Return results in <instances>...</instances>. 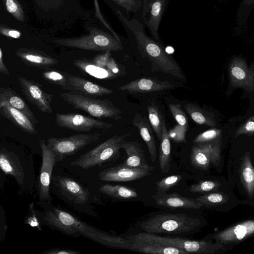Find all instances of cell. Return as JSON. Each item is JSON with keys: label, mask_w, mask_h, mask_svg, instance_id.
Returning a JSON list of instances; mask_svg holds the SVG:
<instances>
[{"label": "cell", "mask_w": 254, "mask_h": 254, "mask_svg": "<svg viewBox=\"0 0 254 254\" xmlns=\"http://www.w3.org/2000/svg\"><path fill=\"white\" fill-rule=\"evenodd\" d=\"M37 203L42 209L36 210L41 224L51 229L75 238L82 236L109 248L131 250V241L127 237L98 229L51 202L39 200Z\"/></svg>", "instance_id": "1"}, {"label": "cell", "mask_w": 254, "mask_h": 254, "mask_svg": "<svg viewBox=\"0 0 254 254\" xmlns=\"http://www.w3.org/2000/svg\"><path fill=\"white\" fill-rule=\"evenodd\" d=\"M105 1L122 25L131 45L142 58L150 62L152 70L186 80V76L178 64L166 53L162 43L147 34L144 26L135 14L130 18L124 9L109 0Z\"/></svg>", "instance_id": "2"}, {"label": "cell", "mask_w": 254, "mask_h": 254, "mask_svg": "<svg viewBox=\"0 0 254 254\" xmlns=\"http://www.w3.org/2000/svg\"><path fill=\"white\" fill-rule=\"evenodd\" d=\"M51 184L55 193L73 209L92 217H97L93 204L105 205L96 195L76 179L53 176Z\"/></svg>", "instance_id": "3"}, {"label": "cell", "mask_w": 254, "mask_h": 254, "mask_svg": "<svg viewBox=\"0 0 254 254\" xmlns=\"http://www.w3.org/2000/svg\"><path fill=\"white\" fill-rule=\"evenodd\" d=\"M201 224L197 218L182 214L160 213L154 215L140 224L145 232L157 234H190Z\"/></svg>", "instance_id": "4"}, {"label": "cell", "mask_w": 254, "mask_h": 254, "mask_svg": "<svg viewBox=\"0 0 254 254\" xmlns=\"http://www.w3.org/2000/svg\"><path fill=\"white\" fill-rule=\"evenodd\" d=\"M87 35L68 38H58L53 40L54 43L68 48L91 51L119 52L124 47L121 40L113 34L94 27L87 28Z\"/></svg>", "instance_id": "5"}, {"label": "cell", "mask_w": 254, "mask_h": 254, "mask_svg": "<svg viewBox=\"0 0 254 254\" xmlns=\"http://www.w3.org/2000/svg\"><path fill=\"white\" fill-rule=\"evenodd\" d=\"M131 133L115 135L72 161V166L83 169L100 167L114 159L122 149V145Z\"/></svg>", "instance_id": "6"}, {"label": "cell", "mask_w": 254, "mask_h": 254, "mask_svg": "<svg viewBox=\"0 0 254 254\" xmlns=\"http://www.w3.org/2000/svg\"><path fill=\"white\" fill-rule=\"evenodd\" d=\"M61 98L75 109L84 111L98 118L122 119L121 110L112 102L107 99H98L73 92H64Z\"/></svg>", "instance_id": "7"}, {"label": "cell", "mask_w": 254, "mask_h": 254, "mask_svg": "<svg viewBox=\"0 0 254 254\" xmlns=\"http://www.w3.org/2000/svg\"><path fill=\"white\" fill-rule=\"evenodd\" d=\"M127 238L134 242H153L175 247L188 253L211 254L222 247L220 243L212 244L204 241L190 240L180 237H163L145 232Z\"/></svg>", "instance_id": "8"}, {"label": "cell", "mask_w": 254, "mask_h": 254, "mask_svg": "<svg viewBox=\"0 0 254 254\" xmlns=\"http://www.w3.org/2000/svg\"><path fill=\"white\" fill-rule=\"evenodd\" d=\"M101 134L98 133H79L63 137H52L46 143L55 153L58 162L73 155L85 146L98 141Z\"/></svg>", "instance_id": "9"}, {"label": "cell", "mask_w": 254, "mask_h": 254, "mask_svg": "<svg viewBox=\"0 0 254 254\" xmlns=\"http://www.w3.org/2000/svg\"><path fill=\"white\" fill-rule=\"evenodd\" d=\"M170 0H141V5L135 13L147 28L154 40L162 43L159 28Z\"/></svg>", "instance_id": "10"}, {"label": "cell", "mask_w": 254, "mask_h": 254, "mask_svg": "<svg viewBox=\"0 0 254 254\" xmlns=\"http://www.w3.org/2000/svg\"><path fill=\"white\" fill-rule=\"evenodd\" d=\"M42 151V159L38 178L37 190L39 200L51 202L52 197L50 194L53 168L58 162L56 154L48 146L44 140H39Z\"/></svg>", "instance_id": "11"}, {"label": "cell", "mask_w": 254, "mask_h": 254, "mask_svg": "<svg viewBox=\"0 0 254 254\" xmlns=\"http://www.w3.org/2000/svg\"><path fill=\"white\" fill-rule=\"evenodd\" d=\"M55 122L59 127L81 132L107 129L114 126L112 124L75 113H57Z\"/></svg>", "instance_id": "12"}, {"label": "cell", "mask_w": 254, "mask_h": 254, "mask_svg": "<svg viewBox=\"0 0 254 254\" xmlns=\"http://www.w3.org/2000/svg\"><path fill=\"white\" fill-rule=\"evenodd\" d=\"M23 94L30 102L43 113H53V95L45 91L39 83L24 77H17Z\"/></svg>", "instance_id": "13"}, {"label": "cell", "mask_w": 254, "mask_h": 254, "mask_svg": "<svg viewBox=\"0 0 254 254\" xmlns=\"http://www.w3.org/2000/svg\"><path fill=\"white\" fill-rule=\"evenodd\" d=\"M220 160L219 140L195 144L192 146L190 154L191 164L195 168L206 169L210 163L217 166Z\"/></svg>", "instance_id": "14"}, {"label": "cell", "mask_w": 254, "mask_h": 254, "mask_svg": "<svg viewBox=\"0 0 254 254\" xmlns=\"http://www.w3.org/2000/svg\"><path fill=\"white\" fill-rule=\"evenodd\" d=\"M228 72L232 86L248 91L254 90V71L248 68L245 60L233 58L229 64Z\"/></svg>", "instance_id": "15"}, {"label": "cell", "mask_w": 254, "mask_h": 254, "mask_svg": "<svg viewBox=\"0 0 254 254\" xmlns=\"http://www.w3.org/2000/svg\"><path fill=\"white\" fill-rule=\"evenodd\" d=\"M152 169L133 168L119 165L103 170L99 173L101 181L104 182H128L138 180L151 174Z\"/></svg>", "instance_id": "16"}, {"label": "cell", "mask_w": 254, "mask_h": 254, "mask_svg": "<svg viewBox=\"0 0 254 254\" xmlns=\"http://www.w3.org/2000/svg\"><path fill=\"white\" fill-rule=\"evenodd\" d=\"M176 86L168 80H160L151 78H139L123 85L119 90L131 93H148L170 90Z\"/></svg>", "instance_id": "17"}, {"label": "cell", "mask_w": 254, "mask_h": 254, "mask_svg": "<svg viewBox=\"0 0 254 254\" xmlns=\"http://www.w3.org/2000/svg\"><path fill=\"white\" fill-rule=\"evenodd\" d=\"M65 75L70 85L69 90L71 92L93 97L109 95L113 92L110 89L94 83L80 76L68 73H65Z\"/></svg>", "instance_id": "18"}, {"label": "cell", "mask_w": 254, "mask_h": 254, "mask_svg": "<svg viewBox=\"0 0 254 254\" xmlns=\"http://www.w3.org/2000/svg\"><path fill=\"white\" fill-rule=\"evenodd\" d=\"M0 167L4 175L13 177L21 186L24 179V170L20 160L13 152L2 147L0 151Z\"/></svg>", "instance_id": "19"}, {"label": "cell", "mask_w": 254, "mask_h": 254, "mask_svg": "<svg viewBox=\"0 0 254 254\" xmlns=\"http://www.w3.org/2000/svg\"><path fill=\"white\" fill-rule=\"evenodd\" d=\"M153 198L158 205L168 208L198 209L202 206L195 199L184 197L177 193L158 191Z\"/></svg>", "instance_id": "20"}, {"label": "cell", "mask_w": 254, "mask_h": 254, "mask_svg": "<svg viewBox=\"0 0 254 254\" xmlns=\"http://www.w3.org/2000/svg\"><path fill=\"white\" fill-rule=\"evenodd\" d=\"M16 56L28 65L48 68L58 63V60L40 51L20 48L15 53Z\"/></svg>", "instance_id": "21"}, {"label": "cell", "mask_w": 254, "mask_h": 254, "mask_svg": "<svg viewBox=\"0 0 254 254\" xmlns=\"http://www.w3.org/2000/svg\"><path fill=\"white\" fill-rule=\"evenodd\" d=\"M127 154V158L121 165L129 168L153 169L148 165L141 144L136 141H125L122 145Z\"/></svg>", "instance_id": "22"}, {"label": "cell", "mask_w": 254, "mask_h": 254, "mask_svg": "<svg viewBox=\"0 0 254 254\" xmlns=\"http://www.w3.org/2000/svg\"><path fill=\"white\" fill-rule=\"evenodd\" d=\"M0 113L5 118L12 122L24 132L34 134L37 131L34 124L23 113L8 104H0Z\"/></svg>", "instance_id": "23"}, {"label": "cell", "mask_w": 254, "mask_h": 254, "mask_svg": "<svg viewBox=\"0 0 254 254\" xmlns=\"http://www.w3.org/2000/svg\"><path fill=\"white\" fill-rule=\"evenodd\" d=\"M1 103L8 104L12 107L20 111L26 115L34 125L38 123V120L27 104L11 88L9 87H0V104Z\"/></svg>", "instance_id": "24"}, {"label": "cell", "mask_w": 254, "mask_h": 254, "mask_svg": "<svg viewBox=\"0 0 254 254\" xmlns=\"http://www.w3.org/2000/svg\"><path fill=\"white\" fill-rule=\"evenodd\" d=\"M132 123L139 130L141 137L148 148L151 161L154 163L157 158V149L151 126L145 117L142 116L139 113L135 114Z\"/></svg>", "instance_id": "25"}, {"label": "cell", "mask_w": 254, "mask_h": 254, "mask_svg": "<svg viewBox=\"0 0 254 254\" xmlns=\"http://www.w3.org/2000/svg\"><path fill=\"white\" fill-rule=\"evenodd\" d=\"M254 233V221L249 220L231 227L215 235L216 238L224 243L241 240Z\"/></svg>", "instance_id": "26"}, {"label": "cell", "mask_w": 254, "mask_h": 254, "mask_svg": "<svg viewBox=\"0 0 254 254\" xmlns=\"http://www.w3.org/2000/svg\"><path fill=\"white\" fill-rule=\"evenodd\" d=\"M149 254H187L182 250L153 242H139L131 241V250Z\"/></svg>", "instance_id": "27"}, {"label": "cell", "mask_w": 254, "mask_h": 254, "mask_svg": "<svg viewBox=\"0 0 254 254\" xmlns=\"http://www.w3.org/2000/svg\"><path fill=\"white\" fill-rule=\"evenodd\" d=\"M170 139L165 122L164 121L159 150V166L161 171L163 173H168L171 166V144Z\"/></svg>", "instance_id": "28"}, {"label": "cell", "mask_w": 254, "mask_h": 254, "mask_svg": "<svg viewBox=\"0 0 254 254\" xmlns=\"http://www.w3.org/2000/svg\"><path fill=\"white\" fill-rule=\"evenodd\" d=\"M99 191L105 195L117 199H131L138 196L133 189L120 185L105 184L99 188Z\"/></svg>", "instance_id": "29"}, {"label": "cell", "mask_w": 254, "mask_h": 254, "mask_svg": "<svg viewBox=\"0 0 254 254\" xmlns=\"http://www.w3.org/2000/svg\"><path fill=\"white\" fill-rule=\"evenodd\" d=\"M184 108L193 121L197 124L214 127L216 125L214 115L199 107L189 103Z\"/></svg>", "instance_id": "30"}, {"label": "cell", "mask_w": 254, "mask_h": 254, "mask_svg": "<svg viewBox=\"0 0 254 254\" xmlns=\"http://www.w3.org/2000/svg\"><path fill=\"white\" fill-rule=\"evenodd\" d=\"M73 64L83 72L96 78H105L114 76L106 68L99 67L88 60H76L73 61Z\"/></svg>", "instance_id": "31"}, {"label": "cell", "mask_w": 254, "mask_h": 254, "mask_svg": "<svg viewBox=\"0 0 254 254\" xmlns=\"http://www.w3.org/2000/svg\"><path fill=\"white\" fill-rule=\"evenodd\" d=\"M243 182L250 197L254 192V168H253L249 156L246 154L242 167Z\"/></svg>", "instance_id": "32"}, {"label": "cell", "mask_w": 254, "mask_h": 254, "mask_svg": "<svg viewBox=\"0 0 254 254\" xmlns=\"http://www.w3.org/2000/svg\"><path fill=\"white\" fill-rule=\"evenodd\" d=\"M150 124L156 133L158 139L161 137L162 125L164 121L158 107L154 104H150L147 108Z\"/></svg>", "instance_id": "33"}, {"label": "cell", "mask_w": 254, "mask_h": 254, "mask_svg": "<svg viewBox=\"0 0 254 254\" xmlns=\"http://www.w3.org/2000/svg\"><path fill=\"white\" fill-rule=\"evenodd\" d=\"M42 76L48 82L61 86L64 89H70L65 73L53 70H46L42 72Z\"/></svg>", "instance_id": "34"}, {"label": "cell", "mask_w": 254, "mask_h": 254, "mask_svg": "<svg viewBox=\"0 0 254 254\" xmlns=\"http://www.w3.org/2000/svg\"><path fill=\"white\" fill-rule=\"evenodd\" d=\"M6 10L15 19L21 22L25 20L23 8L17 0H2Z\"/></svg>", "instance_id": "35"}, {"label": "cell", "mask_w": 254, "mask_h": 254, "mask_svg": "<svg viewBox=\"0 0 254 254\" xmlns=\"http://www.w3.org/2000/svg\"><path fill=\"white\" fill-rule=\"evenodd\" d=\"M221 130L217 128L207 130L196 136L193 140L194 144L207 143L217 140L220 137Z\"/></svg>", "instance_id": "36"}, {"label": "cell", "mask_w": 254, "mask_h": 254, "mask_svg": "<svg viewBox=\"0 0 254 254\" xmlns=\"http://www.w3.org/2000/svg\"><path fill=\"white\" fill-rule=\"evenodd\" d=\"M180 175H171L163 178L156 183V189L158 191L165 192L173 187L182 180Z\"/></svg>", "instance_id": "37"}, {"label": "cell", "mask_w": 254, "mask_h": 254, "mask_svg": "<svg viewBox=\"0 0 254 254\" xmlns=\"http://www.w3.org/2000/svg\"><path fill=\"white\" fill-rule=\"evenodd\" d=\"M169 108L178 124L188 128V119L186 114L182 110L181 105L179 104L170 103L169 105Z\"/></svg>", "instance_id": "38"}, {"label": "cell", "mask_w": 254, "mask_h": 254, "mask_svg": "<svg viewBox=\"0 0 254 254\" xmlns=\"http://www.w3.org/2000/svg\"><path fill=\"white\" fill-rule=\"evenodd\" d=\"M124 9L128 14L136 13L141 7V1L138 0H108Z\"/></svg>", "instance_id": "39"}, {"label": "cell", "mask_w": 254, "mask_h": 254, "mask_svg": "<svg viewBox=\"0 0 254 254\" xmlns=\"http://www.w3.org/2000/svg\"><path fill=\"white\" fill-rule=\"evenodd\" d=\"M187 129V127L178 124L169 131V137L177 143L186 142Z\"/></svg>", "instance_id": "40"}, {"label": "cell", "mask_w": 254, "mask_h": 254, "mask_svg": "<svg viewBox=\"0 0 254 254\" xmlns=\"http://www.w3.org/2000/svg\"><path fill=\"white\" fill-rule=\"evenodd\" d=\"M24 222L25 224L36 228L39 231L42 229L41 224L37 216L33 203L29 205V213L25 217Z\"/></svg>", "instance_id": "41"}, {"label": "cell", "mask_w": 254, "mask_h": 254, "mask_svg": "<svg viewBox=\"0 0 254 254\" xmlns=\"http://www.w3.org/2000/svg\"><path fill=\"white\" fill-rule=\"evenodd\" d=\"M36 5L45 11L59 9L63 4L64 0H34Z\"/></svg>", "instance_id": "42"}, {"label": "cell", "mask_w": 254, "mask_h": 254, "mask_svg": "<svg viewBox=\"0 0 254 254\" xmlns=\"http://www.w3.org/2000/svg\"><path fill=\"white\" fill-rule=\"evenodd\" d=\"M217 186V184L210 181L199 182L191 185L189 188L191 192H203L213 190Z\"/></svg>", "instance_id": "43"}, {"label": "cell", "mask_w": 254, "mask_h": 254, "mask_svg": "<svg viewBox=\"0 0 254 254\" xmlns=\"http://www.w3.org/2000/svg\"><path fill=\"white\" fill-rule=\"evenodd\" d=\"M254 134V115L241 125L236 131L235 137L242 134L252 135Z\"/></svg>", "instance_id": "44"}, {"label": "cell", "mask_w": 254, "mask_h": 254, "mask_svg": "<svg viewBox=\"0 0 254 254\" xmlns=\"http://www.w3.org/2000/svg\"><path fill=\"white\" fill-rule=\"evenodd\" d=\"M223 199V196L218 193H213L199 196L195 200L202 205L218 203Z\"/></svg>", "instance_id": "45"}, {"label": "cell", "mask_w": 254, "mask_h": 254, "mask_svg": "<svg viewBox=\"0 0 254 254\" xmlns=\"http://www.w3.org/2000/svg\"><path fill=\"white\" fill-rule=\"evenodd\" d=\"M111 56V52L107 51H105L104 53H102L95 56L93 59L92 62L94 64L98 66L106 68L108 61Z\"/></svg>", "instance_id": "46"}, {"label": "cell", "mask_w": 254, "mask_h": 254, "mask_svg": "<svg viewBox=\"0 0 254 254\" xmlns=\"http://www.w3.org/2000/svg\"><path fill=\"white\" fill-rule=\"evenodd\" d=\"M41 254H81L80 252L77 250L69 249L52 248L46 250Z\"/></svg>", "instance_id": "47"}, {"label": "cell", "mask_w": 254, "mask_h": 254, "mask_svg": "<svg viewBox=\"0 0 254 254\" xmlns=\"http://www.w3.org/2000/svg\"><path fill=\"white\" fill-rule=\"evenodd\" d=\"M0 33L5 36L17 39L21 36V33L19 31L10 29L1 24L0 26Z\"/></svg>", "instance_id": "48"}, {"label": "cell", "mask_w": 254, "mask_h": 254, "mask_svg": "<svg viewBox=\"0 0 254 254\" xmlns=\"http://www.w3.org/2000/svg\"><path fill=\"white\" fill-rule=\"evenodd\" d=\"M106 68L114 76L119 72L118 64L111 56L108 61Z\"/></svg>", "instance_id": "49"}, {"label": "cell", "mask_w": 254, "mask_h": 254, "mask_svg": "<svg viewBox=\"0 0 254 254\" xmlns=\"http://www.w3.org/2000/svg\"><path fill=\"white\" fill-rule=\"evenodd\" d=\"M0 71L6 75H9L10 74L9 70L4 63L3 53L1 48H0Z\"/></svg>", "instance_id": "50"}, {"label": "cell", "mask_w": 254, "mask_h": 254, "mask_svg": "<svg viewBox=\"0 0 254 254\" xmlns=\"http://www.w3.org/2000/svg\"><path fill=\"white\" fill-rule=\"evenodd\" d=\"M139 0V1H141V0Z\"/></svg>", "instance_id": "51"}]
</instances>
